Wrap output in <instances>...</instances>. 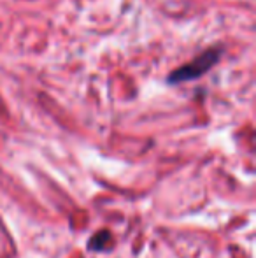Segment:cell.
Here are the masks:
<instances>
[{"label": "cell", "mask_w": 256, "mask_h": 258, "mask_svg": "<svg viewBox=\"0 0 256 258\" xmlns=\"http://www.w3.org/2000/svg\"><path fill=\"white\" fill-rule=\"evenodd\" d=\"M221 54H223V48L205 49L204 53L195 56L192 61H188V63H185L183 67L172 71L167 78V83L168 85H181V83L193 81V79L202 78V76L207 74V72L218 63Z\"/></svg>", "instance_id": "6da1fadb"}, {"label": "cell", "mask_w": 256, "mask_h": 258, "mask_svg": "<svg viewBox=\"0 0 256 258\" xmlns=\"http://www.w3.org/2000/svg\"><path fill=\"white\" fill-rule=\"evenodd\" d=\"M113 244V235L109 230L97 232L92 237V241L88 242V248L92 251H102V249H109V246Z\"/></svg>", "instance_id": "7a4b0ae2"}]
</instances>
